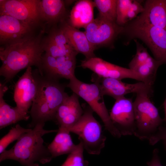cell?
I'll list each match as a JSON object with an SVG mask.
<instances>
[{
  "label": "cell",
  "instance_id": "cell-1",
  "mask_svg": "<svg viewBox=\"0 0 166 166\" xmlns=\"http://www.w3.org/2000/svg\"><path fill=\"white\" fill-rule=\"evenodd\" d=\"M45 29L37 34L9 45L1 46L0 59L2 64L0 75L5 83L11 81L22 69L35 66L42 74V46Z\"/></svg>",
  "mask_w": 166,
  "mask_h": 166
},
{
  "label": "cell",
  "instance_id": "cell-2",
  "mask_svg": "<svg viewBox=\"0 0 166 166\" xmlns=\"http://www.w3.org/2000/svg\"><path fill=\"white\" fill-rule=\"evenodd\" d=\"M45 124H38L30 131L23 134L11 148L0 154V162L13 160L24 166H39V163L50 162L53 158L47 147L44 145L42 136L57 132L58 130L45 129Z\"/></svg>",
  "mask_w": 166,
  "mask_h": 166
},
{
  "label": "cell",
  "instance_id": "cell-3",
  "mask_svg": "<svg viewBox=\"0 0 166 166\" xmlns=\"http://www.w3.org/2000/svg\"><path fill=\"white\" fill-rule=\"evenodd\" d=\"M121 33L126 37L127 44L132 39L141 40L149 48L156 60L166 65V30L133 20L123 26Z\"/></svg>",
  "mask_w": 166,
  "mask_h": 166
},
{
  "label": "cell",
  "instance_id": "cell-4",
  "mask_svg": "<svg viewBox=\"0 0 166 166\" xmlns=\"http://www.w3.org/2000/svg\"><path fill=\"white\" fill-rule=\"evenodd\" d=\"M93 112L89 106L85 108L79 120L66 129L78 136L84 149L88 153L98 155L105 146L106 138L101 124L93 116Z\"/></svg>",
  "mask_w": 166,
  "mask_h": 166
},
{
  "label": "cell",
  "instance_id": "cell-5",
  "mask_svg": "<svg viewBox=\"0 0 166 166\" xmlns=\"http://www.w3.org/2000/svg\"><path fill=\"white\" fill-rule=\"evenodd\" d=\"M67 86L88 104L93 112L100 117L106 130L114 137H121V135L114 126L111 120L104 101V96L97 83H86L75 77L69 80Z\"/></svg>",
  "mask_w": 166,
  "mask_h": 166
},
{
  "label": "cell",
  "instance_id": "cell-6",
  "mask_svg": "<svg viewBox=\"0 0 166 166\" xmlns=\"http://www.w3.org/2000/svg\"><path fill=\"white\" fill-rule=\"evenodd\" d=\"M150 97L146 94H137L133 101L135 125L133 135L142 140H148L164 121Z\"/></svg>",
  "mask_w": 166,
  "mask_h": 166
},
{
  "label": "cell",
  "instance_id": "cell-7",
  "mask_svg": "<svg viewBox=\"0 0 166 166\" xmlns=\"http://www.w3.org/2000/svg\"><path fill=\"white\" fill-rule=\"evenodd\" d=\"M33 73L37 85V93L33 101L45 104L55 118L59 106L69 96L65 91V87L58 80L41 74L37 69L33 70Z\"/></svg>",
  "mask_w": 166,
  "mask_h": 166
},
{
  "label": "cell",
  "instance_id": "cell-8",
  "mask_svg": "<svg viewBox=\"0 0 166 166\" xmlns=\"http://www.w3.org/2000/svg\"><path fill=\"white\" fill-rule=\"evenodd\" d=\"M39 1L0 0V14L9 15L30 25L44 28L40 17Z\"/></svg>",
  "mask_w": 166,
  "mask_h": 166
},
{
  "label": "cell",
  "instance_id": "cell-9",
  "mask_svg": "<svg viewBox=\"0 0 166 166\" xmlns=\"http://www.w3.org/2000/svg\"><path fill=\"white\" fill-rule=\"evenodd\" d=\"M109 114L114 126L121 136L133 135L135 125L131 99L124 96L116 99Z\"/></svg>",
  "mask_w": 166,
  "mask_h": 166
},
{
  "label": "cell",
  "instance_id": "cell-10",
  "mask_svg": "<svg viewBox=\"0 0 166 166\" xmlns=\"http://www.w3.org/2000/svg\"><path fill=\"white\" fill-rule=\"evenodd\" d=\"M38 27L10 16L0 15V45H9L35 35Z\"/></svg>",
  "mask_w": 166,
  "mask_h": 166
},
{
  "label": "cell",
  "instance_id": "cell-11",
  "mask_svg": "<svg viewBox=\"0 0 166 166\" xmlns=\"http://www.w3.org/2000/svg\"><path fill=\"white\" fill-rule=\"evenodd\" d=\"M97 81L103 96L108 95L115 100L130 93L146 94L152 97L153 93V86L141 81L128 84L116 79L103 77H99Z\"/></svg>",
  "mask_w": 166,
  "mask_h": 166
},
{
  "label": "cell",
  "instance_id": "cell-12",
  "mask_svg": "<svg viewBox=\"0 0 166 166\" xmlns=\"http://www.w3.org/2000/svg\"><path fill=\"white\" fill-rule=\"evenodd\" d=\"M81 66L91 70L100 77L111 78L121 80L124 78H131L143 82L140 76L129 68L113 64L96 57L82 61Z\"/></svg>",
  "mask_w": 166,
  "mask_h": 166
},
{
  "label": "cell",
  "instance_id": "cell-13",
  "mask_svg": "<svg viewBox=\"0 0 166 166\" xmlns=\"http://www.w3.org/2000/svg\"><path fill=\"white\" fill-rule=\"evenodd\" d=\"M123 26L112 23L99 17L94 19L85 28L87 38L95 48L98 45L108 44L121 33Z\"/></svg>",
  "mask_w": 166,
  "mask_h": 166
},
{
  "label": "cell",
  "instance_id": "cell-14",
  "mask_svg": "<svg viewBox=\"0 0 166 166\" xmlns=\"http://www.w3.org/2000/svg\"><path fill=\"white\" fill-rule=\"evenodd\" d=\"M37 89V83L33 70L31 67L29 66L26 68L15 85L13 97L16 107L22 112L28 113Z\"/></svg>",
  "mask_w": 166,
  "mask_h": 166
},
{
  "label": "cell",
  "instance_id": "cell-15",
  "mask_svg": "<svg viewBox=\"0 0 166 166\" xmlns=\"http://www.w3.org/2000/svg\"><path fill=\"white\" fill-rule=\"evenodd\" d=\"M79 96L74 93L68 96L58 108L55 121L59 128L67 129L76 124L84 112L79 101Z\"/></svg>",
  "mask_w": 166,
  "mask_h": 166
},
{
  "label": "cell",
  "instance_id": "cell-16",
  "mask_svg": "<svg viewBox=\"0 0 166 166\" xmlns=\"http://www.w3.org/2000/svg\"><path fill=\"white\" fill-rule=\"evenodd\" d=\"M144 7V11L133 20L166 30V0H146Z\"/></svg>",
  "mask_w": 166,
  "mask_h": 166
},
{
  "label": "cell",
  "instance_id": "cell-17",
  "mask_svg": "<svg viewBox=\"0 0 166 166\" xmlns=\"http://www.w3.org/2000/svg\"><path fill=\"white\" fill-rule=\"evenodd\" d=\"M60 28L65 34L71 45L77 53L89 59L95 57V47L88 40L84 32H82L65 22H62Z\"/></svg>",
  "mask_w": 166,
  "mask_h": 166
},
{
  "label": "cell",
  "instance_id": "cell-18",
  "mask_svg": "<svg viewBox=\"0 0 166 166\" xmlns=\"http://www.w3.org/2000/svg\"><path fill=\"white\" fill-rule=\"evenodd\" d=\"M6 83H0V129H2L21 121H27L30 116L16 107H12L6 102L3 98L8 89Z\"/></svg>",
  "mask_w": 166,
  "mask_h": 166
},
{
  "label": "cell",
  "instance_id": "cell-19",
  "mask_svg": "<svg viewBox=\"0 0 166 166\" xmlns=\"http://www.w3.org/2000/svg\"><path fill=\"white\" fill-rule=\"evenodd\" d=\"M93 2L79 0L73 7L69 16V24L73 27L84 29L94 19Z\"/></svg>",
  "mask_w": 166,
  "mask_h": 166
},
{
  "label": "cell",
  "instance_id": "cell-20",
  "mask_svg": "<svg viewBox=\"0 0 166 166\" xmlns=\"http://www.w3.org/2000/svg\"><path fill=\"white\" fill-rule=\"evenodd\" d=\"M39 10L42 23L52 25L60 20L65 14V4L61 0H40Z\"/></svg>",
  "mask_w": 166,
  "mask_h": 166
},
{
  "label": "cell",
  "instance_id": "cell-21",
  "mask_svg": "<svg viewBox=\"0 0 166 166\" xmlns=\"http://www.w3.org/2000/svg\"><path fill=\"white\" fill-rule=\"evenodd\" d=\"M53 140L47 146L53 158L69 154L77 146L73 143L69 131L61 128H59Z\"/></svg>",
  "mask_w": 166,
  "mask_h": 166
},
{
  "label": "cell",
  "instance_id": "cell-22",
  "mask_svg": "<svg viewBox=\"0 0 166 166\" xmlns=\"http://www.w3.org/2000/svg\"><path fill=\"white\" fill-rule=\"evenodd\" d=\"M77 53L59 57L51 72L48 76L56 79L64 78L69 80L76 77L74 71Z\"/></svg>",
  "mask_w": 166,
  "mask_h": 166
},
{
  "label": "cell",
  "instance_id": "cell-23",
  "mask_svg": "<svg viewBox=\"0 0 166 166\" xmlns=\"http://www.w3.org/2000/svg\"><path fill=\"white\" fill-rule=\"evenodd\" d=\"M162 65L161 62L150 56L144 63L138 66L133 71L140 76L143 82L153 86L157 70Z\"/></svg>",
  "mask_w": 166,
  "mask_h": 166
},
{
  "label": "cell",
  "instance_id": "cell-24",
  "mask_svg": "<svg viewBox=\"0 0 166 166\" xmlns=\"http://www.w3.org/2000/svg\"><path fill=\"white\" fill-rule=\"evenodd\" d=\"M117 0H95L94 6L99 12V17L112 23H116Z\"/></svg>",
  "mask_w": 166,
  "mask_h": 166
},
{
  "label": "cell",
  "instance_id": "cell-25",
  "mask_svg": "<svg viewBox=\"0 0 166 166\" xmlns=\"http://www.w3.org/2000/svg\"><path fill=\"white\" fill-rule=\"evenodd\" d=\"M47 36L66 55L78 53L73 48L67 37L60 28H52Z\"/></svg>",
  "mask_w": 166,
  "mask_h": 166
},
{
  "label": "cell",
  "instance_id": "cell-26",
  "mask_svg": "<svg viewBox=\"0 0 166 166\" xmlns=\"http://www.w3.org/2000/svg\"><path fill=\"white\" fill-rule=\"evenodd\" d=\"M31 128H25L19 124L12 128L8 133L2 137L0 140V153L6 150L7 147L11 143L17 140L24 133L30 132Z\"/></svg>",
  "mask_w": 166,
  "mask_h": 166
},
{
  "label": "cell",
  "instance_id": "cell-27",
  "mask_svg": "<svg viewBox=\"0 0 166 166\" xmlns=\"http://www.w3.org/2000/svg\"><path fill=\"white\" fill-rule=\"evenodd\" d=\"M84 150L82 143L80 142L61 166H88V162L84 158Z\"/></svg>",
  "mask_w": 166,
  "mask_h": 166
},
{
  "label": "cell",
  "instance_id": "cell-28",
  "mask_svg": "<svg viewBox=\"0 0 166 166\" xmlns=\"http://www.w3.org/2000/svg\"><path fill=\"white\" fill-rule=\"evenodd\" d=\"M136 47V53L128 64L129 68L133 71L139 65L144 63L150 56L147 49L136 40H134Z\"/></svg>",
  "mask_w": 166,
  "mask_h": 166
},
{
  "label": "cell",
  "instance_id": "cell-29",
  "mask_svg": "<svg viewBox=\"0 0 166 166\" xmlns=\"http://www.w3.org/2000/svg\"><path fill=\"white\" fill-rule=\"evenodd\" d=\"M132 0H117L116 23L118 25L124 26L127 23L126 17Z\"/></svg>",
  "mask_w": 166,
  "mask_h": 166
},
{
  "label": "cell",
  "instance_id": "cell-30",
  "mask_svg": "<svg viewBox=\"0 0 166 166\" xmlns=\"http://www.w3.org/2000/svg\"><path fill=\"white\" fill-rule=\"evenodd\" d=\"M149 144L153 145L160 140L166 141V126H160L157 132L148 140Z\"/></svg>",
  "mask_w": 166,
  "mask_h": 166
},
{
  "label": "cell",
  "instance_id": "cell-31",
  "mask_svg": "<svg viewBox=\"0 0 166 166\" xmlns=\"http://www.w3.org/2000/svg\"><path fill=\"white\" fill-rule=\"evenodd\" d=\"M129 9L134 12L137 14L142 13L144 10V6L140 2V1L132 0L130 5Z\"/></svg>",
  "mask_w": 166,
  "mask_h": 166
},
{
  "label": "cell",
  "instance_id": "cell-32",
  "mask_svg": "<svg viewBox=\"0 0 166 166\" xmlns=\"http://www.w3.org/2000/svg\"><path fill=\"white\" fill-rule=\"evenodd\" d=\"M159 150L157 148L155 149L152 152V156L151 160L154 166H163L161 164L158 155Z\"/></svg>",
  "mask_w": 166,
  "mask_h": 166
},
{
  "label": "cell",
  "instance_id": "cell-33",
  "mask_svg": "<svg viewBox=\"0 0 166 166\" xmlns=\"http://www.w3.org/2000/svg\"><path fill=\"white\" fill-rule=\"evenodd\" d=\"M163 106L164 112V117L163 120L164 121L166 122V97L163 103Z\"/></svg>",
  "mask_w": 166,
  "mask_h": 166
},
{
  "label": "cell",
  "instance_id": "cell-34",
  "mask_svg": "<svg viewBox=\"0 0 166 166\" xmlns=\"http://www.w3.org/2000/svg\"><path fill=\"white\" fill-rule=\"evenodd\" d=\"M147 164L148 166H154L152 161L151 160L147 162Z\"/></svg>",
  "mask_w": 166,
  "mask_h": 166
},
{
  "label": "cell",
  "instance_id": "cell-35",
  "mask_svg": "<svg viewBox=\"0 0 166 166\" xmlns=\"http://www.w3.org/2000/svg\"><path fill=\"white\" fill-rule=\"evenodd\" d=\"M164 144V146L165 150L166 151V141H163Z\"/></svg>",
  "mask_w": 166,
  "mask_h": 166
}]
</instances>
